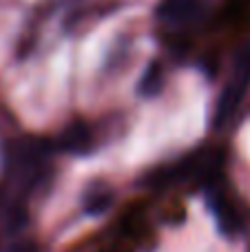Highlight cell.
Instances as JSON below:
<instances>
[{
  "label": "cell",
  "mask_w": 250,
  "mask_h": 252,
  "mask_svg": "<svg viewBox=\"0 0 250 252\" xmlns=\"http://www.w3.org/2000/svg\"><path fill=\"white\" fill-rule=\"evenodd\" d=\"M7 252H38V244L31 239H20V241L9 246Z\"/></svg>",
  "instance_id": "9c48e42d"
},
{
  "label": "cell",
  "mask_w": 250,
  "mask_h": 252,
  "mask_svg": "<svg viewBox=\"0 0 250 252\" xmlns=\"http://www.w3.org/2000/svg\"><path fill=\"white\" fill-rule=\"evenodd\" d=\"M25 221H27V210L22 206H13L11 213H9V226L20 228V226H25Z\"/></svg>",
  "instance_id": "ba28073f"
},
{
  "label": "cell",
  "mask_w": 250,
  "mask_h": 252,
  "mask_svg": "<svg viewBox=\"0 0 250 252\" xmlns=\"http://www.w3.org/2000/svg\"><path fill=\"white\" fill-rule=\"evenodd\" d=\"M202 13V0H164L157 7V18L164 22L182 25Z\"/></svg>",
  "instance_id": "6da1fadb"
},
{
  "label": "cell",
  "mask_w": 250,
  "mask_h": 252,
  "mask_svg": "<svg viewBox=\"0 0 250 252\" xmlns=\"http://www.w3.org/2000/svg\"><path fill=\"white\" fill-rule=\"evenodd\" d=\"M233 82L239 84V87H244V89H248V84H250V44H246V47L242 49V53L237 56Z\"/></svg>",
  "instance_id": "52a82bcc"
},
{
  "label": "cell",
  "mask_w": 250,
  "mask_h": 252,
  "mask_svg": "<svg viewBox=\"0 0 250 252\" xmlns=\"http://www.w3.org/2000/svg\"><path fill=\"white\" fill-rule=\"evenodd\" d=\"M159 91H162V66L157 62H151L146 73L140 80V93L151 97V95H157Z\"/></svg>",
  "instance_id": "5b68a950"
},
{
  "label": "cell",
  "mask_w": 250,
  "mask_h": 252,
  "mask_svg": "<svg viewBox=\"0 0 250 252\" xmlns=\"http://www.w3.org/2000/svg\"><path fill=\"white\" fill-rule=\"evenodd\" d=\"M213 213H215L221 232L235 235V232L242 230V226H244L242 215H239V210L235 208V204L224 192H215V195H213Z\"/></svg>",
  "instance_id": "3957f363"
},
{
  "label": "cell",
  "mask_w": 250,
  "mask_h": 252,
  "mask_svg": "<svg viewBox=\"0 0 250 252\" xmlns=\"http://www.w3.org/2000/svg\"><path fill=\"white\" fill-rule=\"evenodd\" d=\"M109 206H111V192L106 190V188L91 190L87 195V199H84V210H87L89 215H93V217L102 215L106 208H109Z\"/></svg>",
  "instance_id": "8992f818"
},
{
  "label": "cell",
  "mask_w": 250,
  "mask_h": 252,
  "mask_svg": "<svg viewBox=\"0 0 250 252\" xmlns=\"http://www.w3.org/2000/svg\"><path fill=\"white\" fill-rule=\"evenodd\" d=\"M244 93H246V89L230 80L228 87H226L224 93L219 95V102H217L215 118H213V126H215V128H224V126L233 120V115L237 113L239 104H242V100H244Z\"/></svg>",
  "instance_id": "7a4b0ae2"
},
{
  "label": "cell",
  "mask_w": 250,
  "mask_h": 252,
  "mask_svg": "<svg viewBox=\"0 0 250 252\" xmlns=\"http://www.w3.org/2000/svg\"><path fill=\"white\" fill-rule=\"evenodd\" d=\"M58 144L66 153H84L91 146V130H89V126L84 122H73L64 128Z\"/></svg>",
  "instance_id": "277c9868"
}]
</instances>
